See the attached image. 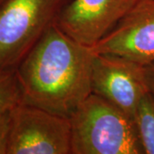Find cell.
I'll return each instance as SVG.
<instances>
[{"label": "cell", "mask_w": 154, "mask_h": 154, "mask_svg": "<svg viewBox=\"0 0 154 154\" xmlns=\"http://www.w3.org/2000/svg\"><path fill=\"white\" fill-rule=\"evenodd\" d=\"M94 52L53 25L16 69L22 103L69 117L93 93Z\"/></svg>", "instance_id": "cell-1"}, {"label": "cell", "mask_w": 154, "mask_h": 154, "mask_svg": "<svg viewBox=\"0 0 154 154\" xmlns=\"http://www.w3.org/2000/svg\"><path fill=\"white\" fill-rule=\"evenodd\" d=\"M71 154H141L134 119L98 94H92L69 117Z\"/></svg>", "instance_id": "cell-2"}, {"label": "cell", "mask_w": 154, "mask_h": 154, "mask_svg": "<svg viewBox=\"0 0 154 154\" xmlns=\"http://www.w3.org/2000/svg\"><path fill=\"white\" fill-rule=\"evenodd\" d=\"M70 0H6L0 5V70L16 69L57 23Z\"/></svg>", "instance_id": "cell-3"}, {"label": "cell", "mask_w": 154, "mask_h": 154, "mask_svg": "<svg viewBox=\"0 0 154 154\" xmlns=\"http://www.w3.org/2000/svg\"><path fill=\"white\" fill-rule=\"evenodd\" d=\"M7 154H71L69 118L20 103L11 111Z\"/></svg>", "instance_id": "cell-4"}, {"label": "cell", "mask_w": 154, "mask_h": 154, "mask_svg": "<svg viewBox=\"0 0 154 154\" xmlns=\"http://www.w3.org/2000/svg\"><path fill=\"white\" fill-rule=\"evenodd\" d=\"M92 89L133 119L140 99L149 92L144 66L120 56L101 53H94Z\"/></svg>", "instance_id": "cell-5"}, {"label": "cell", "mask_w": 154, "mask_h": 154, "mask_svg": "<svg viewBox=\"0 0 154 154\" xmlns=\"http://www.w3.org/2000/svg\"><path fill=\"white\" fill-rule=\"evenodd\" d=\"M139 0H70L57 26L77 43L93 47L104 38Z\"/></svg>", "instance_id": "cell-6"}, {"label": "cell", "mask_w": 154, "mask_h": 154, "mask_svg": "<svg viewBox=\"0 0 154 154\" xmlns=\"http://www.w3.org/2000/svg\"><path fill=\"white\" fill-rule=\"evenodd\" d=\"M145 66L154 60V0H139L117 25L90 48Z\"/></svg>", "instance_id": "cell-7"}, {"label": "cell", "mask_w": 154, "mask_h": 154, "mask_svg": "<svg viewBox=\"0 0 154 154\" xmlns=\"http://www.w3.org/2000/svg\"><path fill=\"white\" fill-rule=\"evenodd\" d=\"M134 121L144 153L154 154V96L150 92L140 99Z\"/></svg>", "instance_id": "cell-8"}, {"label": "cell", "mask_w": 154, "mask_h": 154, "mask_svg": "<svg viewBox=\"0 0 154 154\" xmlns=\"http://www.w3.org/2000/svg\"><path fill=\"white\" fill-rule=\"evenodd\" d=\"M22 103V93L16 69L0 70V116Z\"/></svg>", "instance_id": "cell-9"}, {"label": "cell", "mask_w": 154, "mask_h": 154, "mask_svg": "<svg viewBox=\"0 0 154 154\" xmlns=\"http://www.w3.org/2000/svg\"><path fill=\"white\" fill-rule=\"evenodd\" d=\"M11 129V112L0 116V154H7Z\"/></svg>", "instance_id": "cell-10"}, {"label": "cell", "mask_w": 154, "mask_h": 154, "mask_svg": "<svg viewBox=\"0 0 154 154\" xmlns=\"http://www.w3.org/2000/svg\"><path fill=\"white\" fill-rule=\"evenodd\" d=\"M144 73L149 92L154 96V60L144 66Z\"/></svg>", "instance_id": "cell-11"}, {"label": "cell", "mask_w": 154, "mask_h": 154, "mask_svg": "<svg viewBox=\"0 0 154 154\" xmlns=\"http://www.w3.org/2000/svg\"><path fill=\"white\" fill-rule=\"evenodd\" d=\"M6 0H0V5H2V4H3V3H4V2H5Z\"/></svg>", "instance_id": "cell-12"}]
</instances>
